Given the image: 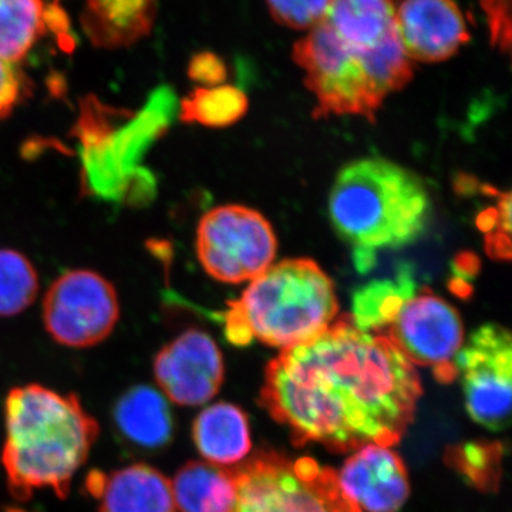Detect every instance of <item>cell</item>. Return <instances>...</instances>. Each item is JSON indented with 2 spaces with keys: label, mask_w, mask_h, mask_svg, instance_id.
I'll use <instances>...</instances> for the list:
<instances>
[{
  "label": "cell",
  "mask_w": 512,
  "mask_h": 512,
  "mask_svg": "<svg viewBox=\"0 0 512 512\" xmlns=\"http://www.w3.org/2000/svg\"><path fill=\"white\" fill-rule=\"evenodd\" d=\"M136 2L153 3V5H157L156 0H136Z\"/></svg>",
  "instance_id": "obj_28"
},
{
  "label": "cell",
  "mask_w": 512,
  "mask_h": 512,
  "mask_svg": "<svg viewBox=\"0 0 512 512\" xmlns=\"http://www.w3.org/2000/svg\"><path fill=\"white\" fill-rule=\"evenodd\" d=\"M338 480L343 493L367 512H397L410 493L402 458L376 444L359 448L346 461Z\"/></svg>",
  "instance_id": "obj_13"
},
{
  "label": "cell",
  "mask_w": 512,
  "mask_h": 512,
  "mask_svg": "<svg viewBox=\"0 0 512 512\" xmlns=\"http://www.w3.org/2000/svg\"><path fill=\"white\" fill-rule=\"evenodd\" d=\"M5 430L3 470L10 494L23 503L37 490L67 498L100 431L76 394L36 383L15 387L6 396Z\"/></svg>",
  "instance_id": "obj_2"
},
{
  "label": "cell",
  "mask_w": 512,
  "mask_h": 512,
  "mask_svg": "<svg viewBox=\"0 0 512 512\" xmlns=\"http://www.w3.org/2000/svg\"><path fill=\"white\" fill-rule=\"evenodd\" d=\"M229 470L235 487L231 512H362L343 493L338 474L313 458L259 451Z\"/></svg>",
  "instance_id": "obj_6"
},
{
  "label": "cell",
  "mask_w": 512,
  "mask_h": 512,
  "mask_svg": "<svg viewBox=\"0 0 512 512\" xmlns=\"http://www.w3.org/2000/svg\"><path fill=\"white\" fill-rule=\"evenodd\" d=\"M396 30L407 56L416 62H446L470 40L463 12L454 0H403Z\"/></svg>",
  "instance_id": "obj_12"
},
{
  "label": "cell",
  "mask_w": 512,
  "mask_h": 512,
  "mask_svg": "<svg viewBox=\"0 0 512 512\" xmlns=\"http://www.w3.org/2000/svg\"><path fill=\"white\" fill-rule=\"evenodd\" d=\"M47 333L69 348H92L109 338L120 319V302L110 281L89 269L66 272L43 299Z\"/></svg>",
  "instance_id": "obj_8"
},
{
  "label": "cell",
  "mask_w": 512,
  "mask_h": 512,
  "mask_svg": "<svg viewBox=\"0 0 512 512\" xmlns=\"http://www.w3.org/2000/svg\"><path fill=\"white\" fill-rule=\"evenodd\" d=\"M292 56L315 96V119L362 116L375 123L386 97L413 79V62L396 33L373 49L357 50L322 20L295 43Z\"/></svg>",
  "instance_id": "obj_5"
},
{
  "label": "cell",
  "mask_w": 512,
  "mask_h": 512,
  "mask_svg": "<svg viewBox=\"0 0 512 512\" xmlns=\"http://www.w3.org/2000/svg\"><path fill=\"white\" fill-rule=\"evenodd\" d=\"M380 335L413 365L430 367L441 383L458 376L456 359L464 345L460 313L429 288H421L403 303L396 318Z\"/></svg>",
  "instance_id": "obj_9"
},
{
  "label": "cell",
  "mask_w": 512,
  "mask_h": 512,
  "mask_svg": "<svg viewBox=\"0 0 512 512\" xmlns=\"http://www.w3.org/2000/svg\"><path fill=\"white\" fill-rule=\"evenodd\" d=\"M430 214L429 191L419 175L386 158L346 164L330 188V222L355 248L360 271L372 268L377 251L413 244Z\"/></svg>",
  "instance_id": "obj_3"
},
{
  "label": "cell",
  "mask_w": 512,
  "mask_h": 512,
  "mask_svg": "<svg viewBox=\"0 0 512 512\" xmlns=\"http://www.w3.org/2000/svg\"><path fill=\"white\" fill-rule=\"evenodd\" d=\"M495 207L478 217V227L485 232V248L494 259L511 258V194L495 190Z\"/></svg>",
  "instance_id": "obj_24"
},
{
  "label": "cell",
  "mask_w": 512,
  "mask_h": 512,
  "mask_svg": "<svg viewBox=\"0 0 512 512\" xmlns=\"http://www.w3.org/2000/svg\"><path fill=\"white\" fill-rule=\"evenodd\" d=\"M195 247L208 275L222 284H241L272 265L278 241L261 212L244 205H222L201 218Z\"/></svg>",
  "instance_id": "obj_7"
},
{
  "label": "cell",
  "mask_w": 512,
  "mask_h": 512,
  "mask_svg": "<svg viewBox=\"0 0 512 512\" xmlns=\"http://www.w3.org/2000/svg\"><path fill=\"white\" fill-rule=\"evenodd\" d=\"M171 491L181 512H231L235 500L231 470L200 461L177 471Z\"/></svg>",
  "instance_id": "obj_18"
},
{
  "label": "cell",
  "mask_w": 512,
  "mask_h": 512,
  "mask_svg": "<svg viewBox=\"0 0 512 512\" xmlns=\"http://www.w3.org/2000/svg\"><path fill=\"white\" fill-rule=\"evenodd\" d=\"M46 15L42 0H0V60L25 59L45 32Z\"/></svg>",
  "instance_id": "obj_20"
},
{
  "label": "cell",
  "mask_w": 512,
  "mask_h": 512,
  "mask_svg": "<svg viewBox=\"0 0 512 512\" xmlns=\"http://www.w3.org/2000/svg\"><path fill=\"white\" fill-rule=\"evenodd\" d=\"M416 291V282L409 271L402 272L394 279L370 282L353 295L350 316L357 328L380 335L396 318L403 303Z\"/></svg>",
  "instance_id": "obj_19"
},
{
  "label": "cell",
  "mask_w": 512,
  "mask_h": 512,
  "mask_svg": "<svg viewBox=\"0 0 512 512\" xmlns=\"http://www.w3.org/2000/svg\"><path fill=\"white\" fill-rule=\"evenodd\" d=\"M25 96V80L13 64L0 60V120L8 117Z\"/></svg>",
  "instance_id": "obj_27"
},
{
  "label": "cell",
  "mask_w": 512,
  "mask_h": 512,
  "mask_svg": "<svg viewBox=\"0 0 512 512\" xmlns=\"http://www.w3.org/2000/svg\"><path fill=\"white\" fill-rule=\"evenodd\" d=\"M188 76L201 87L220 86L228 79L227 64L214 53L201 52L192 57Z\"/></svg>",
  "instance_id": "obj_26"
},
{
  "label": "cell",
  "mask_w": 512,
  "mask_h": 512,
  "mask_svg": "<svg viewBox=\"0 0 512 512\" xmlns=\"http://www.w3.org/2000/svg\"><path fill=\"white\" fill-rule=\"evenodd\" d=\"M272 18L279 25L311 30L322 22L332 0H265Z\"/></svg>",
  "instance_id": "obj_25"
},
{
  "label": "cell",
  "mask_w": 512,
  "mask_h": 512,
  "mask_svg": "<svg viewBox=\"0 0 512 512\" xmlns=\"http://www.w3.org/2000/svg\"><path fill=\"white\" fill-rule=\"evenodd\" d=\"M192 440L201 456L215 466L237 464L251 451L247 414L234 404H212L194 420Z\"/></svg>",
  "instance_id": "obj_16"
},
{
  "label": "cell",
  "mask_w": 512,
  "mask_h": 512,
  "mask_svg": "<svg viewBox=\"0 0 512 512\" xmlns=\"http://www.w3.org/2000/svg\"><path fill=\"white\" fill-rule=\"evenodd\" d=\"M6 512H26V511L19 510V508H9V510Z\"/></svg>",
  "instance_id": "obj_29"
},
{
  "label": "cell",
  "mask_w": 512,
  "mask_h": 512,
  "mask_svg": "<svg viewBox=\"0 0 512 512\" xmlns=\"http://www.w3.org/2000/svg\"><path fill=\"white\" fill-rule=\"evenodd\" d=\"M84 491L96 501L99 512H175L170 481L148 464L92 470L84 480Z\"/></svg>",
  "instance_id": "obj_14"
},
{
  "label": "cell",
  "mask_w": 512,
  "mask_h": 512,
  "mask_svg": "<svg viewBox=\"0 0 512 512\" xmlns=\"http://www.w3.org/2000/svg\"><path fill=\"white\" fill-rule=\"evenodd\" d=\"M323 22L346 45L373 49L396 30L393 0H332Z\"/></svg>",
  "instance_id": "obj_17"
},
{
  "label": "cell",
  "mask_w": 512,
  "mask_h": 512,
  "mask_svg": "<svg viewBox=\"0 0 512 512\" xmlns=\"http://www.w3.org/2000/svg\"><path fill=\"white\" fill-rule=\"evenodd\" d=\"M339 312L335 285L315 261L285 259L271 265L228 302L225 336L232 345L261 342L282 350L325 332Z\"/></svg>",
  "instance_id": "obj_4"
},
{
  "label": "cell",
  "mask_w": 512,
  "mask_h": 512,
  "mask_svg": "<svg viewBox=\"0 0 512 512\" xmlns=\"http://www.w3.org/2000/svg\"><path fill=\"white\" fill-rule=\"evenodd\" d=\"M37 293L39 276L30 259L15 249H0V316L26 311Z\"/></svg>",
  "instance_id": "obj_22"
},
{
  "label": "cell",
  "mask_w": 512,
  "mask_h": 512,
  "mask_svg": "<svg viewBox=\"0 0 512 512\" xmlns=\"http://www.w3.org/2000/svg\"><path fill=\"white\" fill-rule=\"evenodd\" d=\"M423 394L413 363L379 333L336 318L315 339L282 350L265 370L261 404L295 446L336 453L399 443Z\"/></svg>",
  "instance_id": "obj_1"
},
{
  "label": "cell",
  "mask_w": 512,
  "mask_h": 512,
  "mask_svg": "<svg viewBox=\"0 0 512 512\" xmlns=\"http://www.w3.org/2000/svg\"><path fill=\"white\" fill-rule=\"evenodd\" d=\"M247 94L235 86L197 87L181 101V120L205 127H228L247 114Z\"/></svg>",
  "instance_id": "obj_21"
},
{
  "label": "cell",
  "mask_w": 512,
  "mask_h": 512,
  "mask_svg": "<svg viewBox=\"0 0 512 512\" xmlns=\"http://www.w3.org/2000/svg\"><path fill=\"white\" fill-rule=\"evenodd\" d=\"M447 463L481 491L500 487L504 447L501 443H466L447 448Z\"/></svg>",
  "instance_id": "obj_23"
},
{
  "label": "cell",
  "mask_w": 512,
  "mask_h": 512,
  "mask_svg": "<svg viewBox=\"0 0 512 512\" xmlns=\"http://www.w3.org/2000/svg\"><path fill=\"white\" fill-rule=\"evenodd\" d=\"M471 419L493 431L510 424L512 339L510 330L488 323L471 335L456 359Z\"/></svg>",
  "instance_id": "obj_10"
},
{
  "label": "cell",
  "mask_w": 512,
  "mask_h": 512,
  "mask_svg": "<svg viewBox=\"0 0 512 512\" xmlns=\"http://www.w3.org/2000/svg\"><path fill=\"white\" fill-rule=\"evenodd\" d=\"M113 423L120 440L143 453H158L174 439L175 420L170 404L160 390L144 384L121 394L114 404Z\"/></svg>",
  "instance_id": "obj_15"
},
{
  "label": "cell",
  "mask_w": 512,
  "mask_h": 512,
  "mask_svg": "<svg viewBox=\"0 0 512 512\" xmlns=\"http://www.w3.org/2000/svg\"><path fill=\"white\" fill-rule=\"evenodd\" d=\"M154 379L161 393L180 406H201L220 392L224 359L210 335L198 329L181 333L154 357Z\"/></svg>",
  "instance_id": "obj_11"
}]
</instances>
